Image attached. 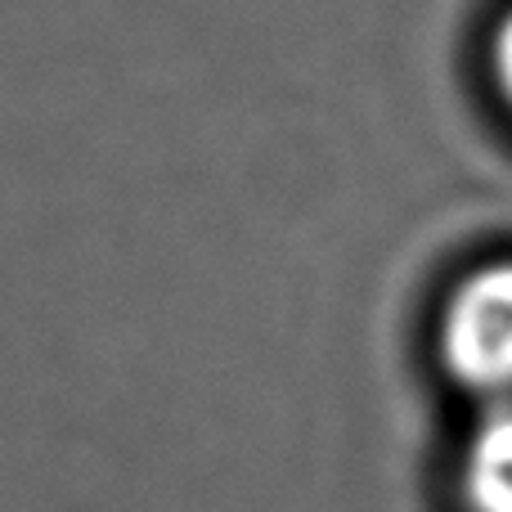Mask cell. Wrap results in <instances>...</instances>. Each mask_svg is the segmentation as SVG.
<instances>
[{"instance_id": "obj_1", "label": "cell", "mask_w": 512, "mask_h": 512, "mask_svg": "<svg viewBox=\"0 0 512 512\" xmlns=\"http://www.w3.org/2000/svg\"><path fill=\"white\" fill-rule=\"evenodd\" d=\"M441 364L463 391L512 405V261L468 270L441 306Z\"/></svg>"}, {"instance_id": "obj_2", "label": "cell", "mask_w": 512, "mask_h": 512, "mask_svg": "<svg viewBox=\"0 0 512 512\" xmlns=\"http://www.w3.org/2000/svg\"><path fill=\"white\" fill-rule=\"evenodd\" d=\"M463 504L472 512H512V405L490 409L463 445Z\"/></svg>"}, {"instance_id": "obj_3", "label": "cell", "mask_w": 512, "mask_h": 512, "mask_svg": "<svg viewBox=\"0 0 512 512\" xmlns=\"http://www.w3.org/2000/svg\"><path fill=\"white\" fill-rule=\"evenodd\" d=\"M490 68H495L499 95H504L508 108H512V9L499 18V27H495V41H490Z\"/></svg>"}]
</instances>
